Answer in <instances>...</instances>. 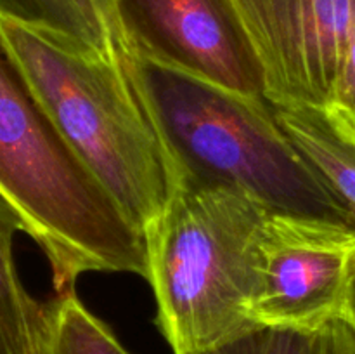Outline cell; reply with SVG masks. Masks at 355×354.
<instances>
[{"label":"cell","mask_w":355,"mask_h":354,"mask_svg":"<svg viewBox=\"0 0 355 354\" xmlns=\"http://www.w3.org/2000/svg\"><path fill=\"white\" fill-rule=\"evenodd\" d=\"M0 33L66 142L144 235L172 200L179 174L125 45L101 52L7 17Z\"/></svg>","instance_id":"1"},{"label":"cell","mask_w":355,"mask_h":354,"mask_svg":"<svg viewBox=\"0 0 355 354\" xmlns=\"http://www.w3.org/2000/svg\"><path fill=\"white\" fill-rule=\"evenodd\" d=\"M0 196L47 257L58 295L89 271L148 278L144 235L62 137L2 33Z\"/></svg>","instance_id":"2"},{"label":"cell","mask_w":355,"mask_h":354,"mask_svg":"<svg viewBox=\"0 0 355 354\" xmlns=\"http://www.w3.org/2000/svg\"><path fill=\"white\" fill-rule=\"evenodd\" d=\"M127 61L179 183L232 187L272 212L355 229V219L298 153L267 97L225 89L128 49Z\"/></svg>","instance_id":"3"},{"label":"cell","mask_w":355,"mask_h":354,"mask_svg":"<svg viewBox=\"0 0 355 354\" xmlns=\"http://www.w3.org/2000/svg\"><path fill=\"white\" fill-rule=\"evenodd\" d=\"M269 208L225 186L179 183L144 231L156 325L173 354L220 344L250 326L259 239Z\"/></svg>","instance_id":"4"},{"label":"cell","mask_w":355,"mask_h":354,"mask_svg":"<svg viewBox=\"0 0 355 354\" xmlns=\"http://www.w3.org/2000/svg\"><path fill=\"white\" fill-rule=\"evenodd\" d=\"M354 262V228L270 210L260 231L252 319L318 332L343 312Z\"/></svg>","instance_id":"5"},{"label":"cell","mask_w":355,"mask_h":354,"mask_svg":"<svg viewBox=\"0 0 355 354\" xmlns=\"http://www.w3.org/2000/svg\"><path fill=\"white\" fill-rule=\"evenodd\" d=\"M135 56L248 96L266 75L234 0H107Z\"/></svg>","instance_id":"6"},{"label":"cell","mask_w":355,"mask_h":354,"mask_svg":"<svg viewBox=\"0 0 355 354\" xmlns=\"http://www.w3.org/2000/svg\"><path fill=\"white\" fill-rule=\"evenodd\" d=\"M274 106L326 111L340 73L355 0H234Z\"/></svg>","instance_id":"7"},{"label":"cell","mask_w":355,"mask_h":354,"mask_svg":"<svg viewBox=\"0 0 355 354\" xmlns=\"http://www.w3.org/2000/svg\"><path fill=\"white\" fill-rule=\"evenodd\" d=\"M19 231V215L0 196V354H45L49 304L31 297L17 273L14 238Z\"/></svg>","instance_id":"8"},{"label":"cell","mask_w":355,"mask_h":354,"mask_svg":"<svg viewBox=\"0 0 355 354\" xmlns=\"http://www.w3.org/2000/svg\"><path fill=\"white\" fill-rule=\"evenodd\" d=\"M274 111L298 153L355 219V142L324 111L288 106Z\"/></svg>","instance_id":"9"},{"label":"cell","mask_w":355,"mask_h":354,"mask_svg":"<svg viewBox=\"0 0 355 354\" xmlns=\"http://www.w3.org/2000/svg\"><path fill=\"white\" fill-rule=\"evenodd\" d=\"M0 17L64 35L101 52L121 49V37L94 21L73 0H0Z\"/></svg>","instance_id":"10"},{"label":"cell","mask_w":355,"mask_h":354,"mask_svg":"<svg viewBox=\"0 0 355 354\" xmlns=\"http://www.w3.org/2000/svg\"><path fill=\"white\" fill-rule=\"evenodd\" d=\"M47 354H130L75 292L49 302Z\"/></svg>","instance_id":"11"},{"label":"cell","mask_w":355,"mask_h":354,"mask_svg":"<svg viewBox=\"0 0 355 354\" xmlns=\"http://www.w3.org/2000/svg\"><path fill=\"white\" fill-rule=\"evenodd\" d=\"M319 330L309 332L257 323L224 342L186 354H321Z\"/></svg>","instance_id":"12"},{"label":"cell","mask_w":355,"mask_h":354,"mask_svg":"<svg viewBox=\"0 0 355 354\" xmlns=\"http://www.w3.org/2000/svg\"><path fill=\"white\" fill-rule=\"evenodd\" d=\"M324 113L343 134L355 142V6L345 37L335 92Z\"/></svg>","instance_id":"13"},{"label":"cell","mask_w":355,"mask_h":354,"mask_svg":"<svg viewBox=\"0 0 355 354\" xmlns=\"http://www.w3.org/2000/svg\"><path fill=\"white\" fill-rule=\"evenodd\" d=\"M319 333L321 354H355V328L343 312L329 319Z\"/></svg>","instance_id":"14"},{"label":"cell","mask_w":355,"mask_h":354,"mask_svg":"<svg viewBox=\"0 0 355 354\" xmlns=\"http://www.w3.org/2000/svg\"><path fill=\"white\" fill-rule=\"evenodd\" d=\"M73 2H75L83 12L89 14L94 21H97V23H101L103 26L110 28V30H113L114 33L120 35L107 0H73Z\"/></svg>","instance_id":"15"},{"label":"cell","mask_w":355,"mask_h":354,"mask_svg":"<svg viewBox=\"0 0 355 354\" xmlns=\"http://www.w3.org/2000/svg\"><path fill=\"white\" fill-rule=\"evenodd\" d=\"M343 314L350 319V323L355 328V262L352 267V274H350L349 287H347L345 295V304H343Z\"/></svg>","instance_id":"16"},{"label":"cell","mask_w":355,"mask_h":354,"mask_svg":"<svg viewBox=\"0 0 355 354\" xmlns=\"http://www.w3.org/2000/svg\"><path fill=\"white\" fill-rule=\"evenodd\" d=\"M45 354H47V353H45Z\"/></svg>","instance_id":"17"}]
</instances>
